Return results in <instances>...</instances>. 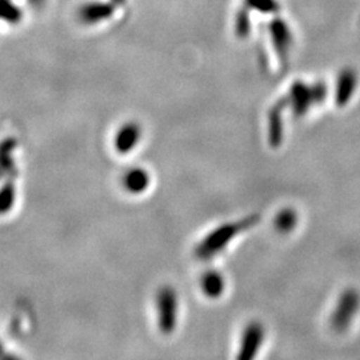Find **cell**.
Listing matches in <instances>:
<instances>
[{"label": "cell", "instance_id": "cell-15", "mask_svg": "<svg viewBox=\"0 0 360 360\" xmlns=\"http://www.w3.org/2000/svg\"><path fill=\"white\" fill-rule=\"evenodd\" d=\"M250 7H254L262 13H276L278 1L276 0H247Z\"/></svg>", "mask_w": 360, "mask_h": 360}, {"label": "cell", "instance_id": "cell-11", "mask_svg": "<svg viewBox=\"0 0 360 360\" xmlns=\"http://www.w3.org/2000/svg\"><path fill=\"white\" fill-rule=\"evenodd\" d=\"M151 178L143 168H131L123 176V187L126 191L134 195L144 193L150 186Z\"/></svg>", "mask_w": 360, "mask_h": 360}, {"label": "cell", "instance_id": "cell-1", "mask_svg": "<svg viewBox=\"0 0 360 360\" xmlns=\"http://www.w3.org/2000/svg\"><path fill=\"white\" fill-rule=\"evenodd\" d=\"M259 215H250L247 218L233 221V223H226L215 229L214 231L210 232L206 238L196 245L195 248V257L200 260H208L217 257L219 252H221L227 245H230L239 233L252 229L257 221Z\"/></svg>", "mask_w": 360, "mask_h": 360}, {"label": "cell", "instance_id": "cell-16", "mask_svg": "<svg viewBox=\"0 0 360 360\" xmlns=\"http://www.w3.org/2000/svg\"><path fill=\"white\" fill-rule=\"evenodd\" d=\"M28 3L32 6V7H40L46 3V0H28Z\"/></svg>", "mask_w": 360, "mask_h": 360}, {"label": "cell", "instance_id": "cell-10", "mask_svg": "<svg viewBox=\"0 0 360 360\" xmlns=\"http://www.w3.org/2000/svg\"><path fill=\"white\" fill-rule=\"evenodd\" d=\"M356 83H358V77L355 71L352 70L342 71V74L338 79V89H336V98H335L336 104L339 107H343L349 102V99L352 98L354 92L356 90Z\"/></svg>", "mask_w": 360, "mask_h": 360}, {"label": "cell", "instance_id": "cell-12", "mask_svg": "<svg viewBox=\"0 0 360 360\" xmlns=\"http://www.w3.org/2000/svg\"><path fill=\"white\" fill-rule=\"evenodd\" d=\"M224 287H226V282L220 272L207 271L202 278V290L207 297L217 299L223 294Z\"/></svg>", "mask_w": 360, "mask_h": 360}, {"label": "cell", "instance_id": "cell-13", "mask_svg": "<svg viewBox=\"0 0 360 360\" xmlns=\"http://www.w3.org/2000/svg\"><path fill=\"white\" fill-rule=\"evenodd\" d=\"M22 19V11L11 0H0V20L10 25H18Z\"/></svg>", "mask_w": 360, "mask_h": 360}, {"label": "cell", "instance_id": "cell-9", "mask_svg": "<svg viewBox=\"0 0 360 360\" xmlns=\"http://www.w3.org/2000/svg\"><path fill=\"white\" fill-rule=\"evenodd\" d=\"M271 39L274 40V46L278 55L283 62H285L290 53V49L292 46V35L290 32V28L284 22L274 23L271 26Z\"/></svg>", "mask_w": 360, "mask_h": 360}, {"label": "cell", "instance_id": "cell-3", "mask_svg": "<svg viewBox=\"0 0 360 360\" xmlns=\"http://www.w3.org/2000/svg\"><path fill=\"white\" fill-rule=\"evenodd\" d=\"M158 322L163 334L169 335L175 331L179 314L178 294L171 287H163L156 295Z\"/></svg>", "mask_w": 360, "mask_h": 360}, {"label": "cell", "instance_id": "cell-6", "mask_svg": "<svg viewBox=\"0 0 360 360\" xmlns=\"http://www.w3.org/2000/svg\"><path fill=\"white\" fill-rule=\"evenodd\" d=\"M112 15H114V6L101 3V1H89L83 4L77 11L79 20L87 26L102 23Z\"/></svg>", "mask_w": 360, "mask_h": 360}, {"label": "cell", "instance_id": "cell-8", "mask_svg": "<svg viewBox=\"0 0 360 360\" xmlns=\"http://www.w3.org/2000/svg\"><path fill=\"white\" fill-rule=\"evenodd\" d=\"M285 108L283 101H281L271 108L269 114V142L274 148H278L283 142V111Z\"/></svg>", "mask_w": 360, "mask_h": 360}, {"label": "cell", "instance_id": "cell-5", "mask_svg": "<svg viewBox=\"0 0 360 360\" xmlns=\"http://www.w3.org/2000/svg\"><path fill=\"white\" fill-rule=\"evenodd\" d=\"M264 336H266V331L260 323H250L242 335V343L239 348L238 359H254L260 347L263 346Z\"/></svg>", "mask_w": 360, "mask_h": 360}, {"label": "cell", "instance_id": "cell-14", "mask_svg": "<svg viewBox=\"0 0 360 360\" xmlns=\"http://www.w3.org/2000/svg\"><path fill=\"white\" fill-rule=\"evenodd\" d=\"M296 223H297L296 212L294 210H290V208L283 210V211L276 217V220H275L276 229L281 232H284V233L292 231L296 227Z\"/></svg>", "mask_w": 360, "mask_h": 360}, {"label": "cell", "instance_id": "cell-7", "mask_svg": "<svg viewBox=\"0 0 360 360\" xmlns=\"http://www.w3.org/2000/svg\"><path fill=\"white\" fill-rule=\"evenodd\" d=\"M141 138H142V127L135 122L126 123L116 132V151L119 154H129L138 146Z\"/></svg>", "mask_w": 360, "mask_h": 360}, {"label": "cell", "instance_id": "cell-4", "mask_svg": "<svg viewBox=\"0 0 360 360\" xmlns=\"http://www.w3.org/2000/svg\"><path fill=\"white\" fill-rule=\"evenodd\" d=\"M359 306V292L352 288L346 290L339 297L336 309L331 316V324L335 331L342 333L347 330L348 326L354 321V316L358 312Z\"/></svg>", "mask_w": 360, "mask_h": 360}, {"label": "cell", "instance_id": "cell-2", "mask_svg": "<svg viewBox=\"0 0 360 360\" xmlns=\"http://www.w3.org/2000/svg\"><path fill=\"white\" fill-rule=\"evenodd\" d=\"M327 96V87L323 83L307 84L295 82L288 91V95L282 99L287 108H291L296 117L304 116L312 107L322 103Z\"/></svg>", "mask_w": 360, "mask_h": 360}]
</instances>
